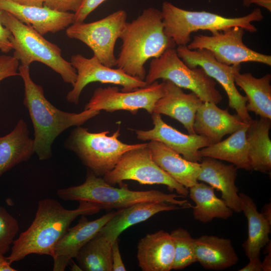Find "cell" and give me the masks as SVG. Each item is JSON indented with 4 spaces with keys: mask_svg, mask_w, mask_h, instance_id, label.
<instances>
[{
    "mask_svg": "<svg viewBox=\"0 0 271 271\" xmlns=\"http://www.w3.org/2000/svg\"><path fill=\"white\" fill-rule=\"evenodd\" d=\"M174 252V241L170 233L160 230L147 234L138 243L139 265L143 271H170Z\"/></svg>",
    "mask_w": 271,
    "mask_h": 271,
    "instance_id": "obj_21",
    "label": "cell"
},
{
    "mask_svg": "<svg viewBox=\"0 0 271 271\" xmlns=\"http://www.w3.org/2000/svg\"><path fill=\"white\" fill-rule=\"evenodd\" d=\"M0 21L12 34L13 56L21 65L29 67L34 62H40L59 74L64 82L73 86L77 78L76 71L62 56V50L57 45L10 13L1 11Z\"/></svg>",
    "mask_w": 271,
    "mask_h": 271,
    "instance_id": "obj_5",
    "label": "cell"
},
{
    "mask_svg": "<svg viewBox=\"0 0 271 271\" xmlns=\"http://www.w3.org/2000/svg\"><path fill=\"white\" fill-rule=\"evenodd\" d=\"M160 79L169 80L181 88L191 90L203 102L217 104L222 100L214 80L202 68L188 67L174 48L166 50L160 56L151 61L145 82L148 85Z\"/></svg>",
    "mask_w": 271,
    "mask_h": 271,
    "instance_id": "obj_8",
    "label": "cell"
},
{
    "mask_svg": "<svg viewBox=\"0 0 271 271\" xmlns=\"http://www.w3.org/2000/svg\"><path fill=\"white\" fill-rule=\"evenodd\" d=\"M265 218L271 223V205L270 203L264 205L262 212H261Z\"/></svg>",
    "mask_w": 271,
    "mask_h": 271,
    "instance_id": "obj_44",
    "label": "cell"
},
{
    "mask_svg": "<svg viewBox=\"0 0 271 271\" xmlns=\"http://www.w3.org/2000/svg\"><path fill=\"white\" fill-rule=\"evenodd\" d=\"M242 3L244 7H247L252 4H255L271 11V0H242Z\"/></svg>",
    "mask_w": 271,
    "mask_h": 271,
    "instance_id": "obj_40",
    "label": "cell"
},
{
    "mask_svg": "<svg viewBox=\"0 0 271 271\" xmlns=\"http://www.w3.org/2000/svg\"><path fill=\"white\" fill-rule=\"evenodd\" d=\"M165 34L177 46H187L191 41V34L199 30L211 33L238 27L253 33L256 28L252 22L263 18L259 8L249 14L236 18H227L205 11H190L177 7L169 2H164L161 10Z\"/></svg>",
    "mask_w": 271,
    "mask_h": 271,
    "instance_id": "obj_6",
    "label": "cell"
},
{
    "mask_svg": "<svg viewBox=\"0 0 271 271\" xmlns=\"http://www.w3.org/2000/svg\"><path fill=\"white\" fill-rule=\"evenodd\" d=\"M239 271H262L260 257L249 259V262Z\"/></svg>",
    "mask_w": 271,
    "mask_h": 271,
    "instance_id": "obj_39",
    "label": "cell"
},
{
    "mask_svg": "<svg viewBox=\"0 0 271 271\" xmlns=\"http://www.w3.org/2000/svg\"><path fill=\"white\" fill-rule=\"evenodd\" d=\"M188 190L190 198L195 203L192 207L195 220L207 223L214 218L227 219L233 215V210L216 196L214 189L210 185L198 182Z\"/></svg>",
    "mask_w": 271,
    "mask_h": 271,
    "instance_id": "obj_30",
    "label": "cell"
},
{
    "mask_svg": "<svg viewBox=\"0 0 271 271\" xmlns=\"http://www.w3.org/2000/svg\"><path fill=\"white\" fill-rule=\"evenodd\" d=\"M59 198L65 201H85L92 203L100 210H119L142 202H165L175 204L184 209L192 208L187 200H180L183 196L167 194L159 190H130L127 186L116 188L106 183L102 178L95 175L87 169L85 181L81 184L57 191Z\"/></svg>",
    "mask_w": 271,
    "mask_h": 271,
    "instance_id": "obj_4",
    "label": "cell"
},
{
    "mask_svg": "<svg viewBox=\"0 0 271 271\" xmlns=\"http://www.w3.org/2000/svg\"><path fill=\"white\" fill-rule=\"evenodd\" d=\"M176 50L188 67L202 68L209 77L221 85L228 96L229 107L236 111L243 122L249 123L251 121L252 119L246 108L247 97L238 92L234 82V75L240 71V65L222 64L206 49L190 50L187 46H178Z\"/></svg>",
    "mask_w": 271,
    "mask_h": 271,
    "instance_id": "obj_12",
    "label": "cell"
},
{
    "mask_svg": "<svg viewBox=\"0 0 271 271\" xmlns=\"http://www.w3.org/2000/svg\"><path fill=\"white\" fill-rule=\"evenodd\" d=\"M245 30L234 27L211 33V36L196 35L187 45L190 50L210 51L218 62L227 65L257 62L271 66L270 55L258 53L243 42Z\"/></svg>",
    "mask_w": 271,
    "mask_h": 271,
    "instance_id": "obj_11",
    "label": "cell"
},
{
    "mask_svg": "<svg viewBox=\"0 0 271 271\" xmlns=\"http://www.w3.org/2000/svg\"><path fill=\"white\" fill-rule=\"evenodd\" d=\"M19 73L24 84L23 103L33 126L35 153L40 160H47L52 156V145L57 137L71 126L82 125L100 111L84 109L74 113L61 110L45 97L43 87L33 81L29 67L19 66Z\"/></svg>",
    "mask_w": 271,
    "mask_h": 271,
    "instance_id": "obj_3",
    "label": "cell"
},
{
    "mask_svg": "<svg viewBox=\"0 0 271 271\" xmlns=\"http://www.w3.org/2000/svg\"><path fill=\"white\" fill-rule=\"evenodd\" d=\"M112 211L95 220L90 221L81 215L74 226L69 228L55 245L52 257L53 271H64L81 248L92 238L102 227L118 213Z\"/></svg>",
    "mask_w": 271,
    "mask_h": 271,
    "instance_id": "obj_16",
    "label": "cell"
},
{
    "mask_svg": "<svg viewBox=\"0 0 271 271\" xmlns=\"http://www.w3.org/2000/svg\"><path fill=\"white\" fill-rule=\"evenodd\" d=\"M266 253L263 261H261L262 271L271 270V250Z\"/></svg>",
    "mask_w": 271,
    "mask_h": 271,
    "instance_id": "obj_43",
    "label": "cell"
},
{
    "mask_svg": "<svg viewBox=\"0 0 271 271\" xmlns=\"http://www.w3.org/2000/svg\"><path fill=\"white\" fill-rule=\"evenodd\" d=\"M249 123H245L223 141L201 149V157H210L231 163L237 169L252 170L248 157L246 132Z\"/></svg>",
    "mask_w": 271,
    "mask_h": 271,
    "instance_id": "obj_27",
    "label": "cell"
},
{
    "mask_svg": "<svg viewBox=\"0 0 271 271\" xmlns=\"http://www.w3.org/2000/svg\"><path fill=\"white\" fill-rule=\"evenodd\" d=\"M126 19V12L118 10L96 21L74 23L66 28V35L84 43L102 64L113 68L116 65L115 45Z\"/></svg>",
    "mask_w": 271,
    "mask_h": 271,
    "instance_id": "obj_10",
    "label": "cell"
},
{
    "mask_svg": "<svg viewBox=\"0 0 271 271\" xmlns=\"http://www.w3.org/2000/svg\"><path fill=\"white\" fill-rule=\"evenodd\" d=\"M100 209L91 203L80 201L75 209L65 208L55 199L39 201L35 218L30 226L14 240L7 259L12 264L28 255L52 256L54 247L77 217L98 213Z\"/></svg>",
    "mask_w": 271,
    "mask_h": 271,
    "instance_id": "obj_1",
    "label": "cell"
},
{
    "mask_svg": "<svg viewBox=\"0 0 271 271\" xmlns=\"http://www.w3.org/2000/svg\"><path fill=\"white\" fill-rule=\"evenodd\" d=\"M164 92V82L156 81L146 86L131 91H119L117 86L96 89L84 109L114 112L126 110L136 113L139 109L152 114L156 102Z\"/></svg>",
    "mask_w": 271,
    "mask_h": 271,
    "instance_id": "obj_13",
    "label": "cell"
},
{
    "mask_svg": "<svg viewBox=\"0 0 271 271\" xmlns=\"http://www.w3.org/2000/svg\"><path fill=\"white\" fill-rule=\"evenodd\" d=\"M111 246L112 243L98 232L75 257L81 270L112 271Z\"/></svg>",
    "mask_w": 271,
    "mask_h": 271,
    "instance_id": "obj_31",
    "label": "cell"
},
{
    "mask_svg": "<svg viewBox=\"0 0 271 271\" xmlns=\"http://www.w3.org/2000/svg\"><path fill=\"white\" fill-rule=\"evenodd\" d=\"M163 81L164 94L156 102L153 112L177 120L189 134H195L193 128L195 114L203 102L194 93H186L171 81Z\"/></svg>",
    "mask_w": 271,
    "mask_h": 271,
    "instance_id": "obj_18",
    "label": "cell"
},
{
    "mask_svg": "<svg viewBox=\"0 0 271 271\" xmlns=\"http://www.w3.org/2000/svg\"><path fill=\"white\" fill-rule=\"evenodd\" d=\"M105 1L83 0L79 9L74 13V23L83 22L92 12Z\"/></svg>",
    "mask_w": 271,
    "mask_h": 271,
    "instance_id": "obj_36",
    "label": "cell"
},
{
    "mask_svg": "<svg viewBox=\"0 0 271 271\" xmlns=\"http://www.w3.org/2000/svg\"><path fill=\"white\" fill-rule=\"evenodd\" d=\"M241 212L245 216L248 224V235L242 244L248 259L260 257V250L270 241L271 223L257 209L253 200L244 193H239Z\"/></svg>",
    "mask_w": 271,
    "mask_h": 271,
    "instance_id": "obj_26",
    "label": "cell"
},
{
    "mask_svg": "<svg viewBox=\"0 0 271 271\" xmlns=\"http://www.w3.org/2000/svg\"><path fill=\"white\" fill-rule=\"evenodd\" d=\"M152 119L154 127L149 130H134L140 140L155 141L162 143L189 161L201 162L199 151L212 144L206 138L198 134H186L167 124L161 114L153 112Z\"/></svg>",
    "mask_w": 271,
    "mask_h": 271,
    "instance_id": "obj_15",
    "label": "cell"
},
{
    "mask_svg": "<svg viewBox=\"0 0 271 271\" xmlns=\"http://www.w3.org/2000/svg\"><path fill=\"white\" fill-rule=\"evenodd\" d=\"M120 39L122 44L116 67L142 80L146 76L147 61L176 46L164 32L161 11L153 7L145 9L136 19L127 22Z\"/></svg>",
    "mask_w": 271,
    "mask_h": 271,
    "instance_id": "obj_2",
    "label": "cell"
},
{
    "mask_svg": "<svg viewBox=\"0 0 271 271\" xmlns=\"http://www.w3.org/2000/svg\"><path fill=\"white\" fill-rule=\"evenodd\" d=\"M71 64L77 73L76 81L66 96L69 103L78 104L81 93L88 84L99 82L122 87L121 91L128 92L147 85L145 80L129 76L119 68L114 69L102 64L95 56L86 58L81 54L73 55Z\"/></svg>",
    "mask_w": 271,
    "mask_h": 271,
    "instance_id": "obj_14",
    "label": "cell"
},
{
    "mask_svg": "<svg viewBox=\"0 0 271 271\" xmlns=\"http://www.w3.org/2000/svg\"><path fill=\"white\" fill-rule=\"evenodd\" d=\"M19 230L18 220L0 205V253L5 254L9 250Z\"/></svg>",
    "mask_w": 271,
    "mask_h": 271,
    "instance_id": "obj_33",
    "label": "cell"
},
{
    "mask_svg": "<svg viewBox=\"0 0 271 271\" xmlns=\"http://www.w3.org/2000/svg\"><path fill=\"white\" fill-rule=\"evenodd\" d=\"M196 261L207 269L220 270L235 264L239 260L230 239L204 235L194 238Z\"/></svg>",
    "mask_w": 271,
    "mask_h": 271,
    "instance_id": "obj_24",
    "label": "cell"
},
{
    "mask_svg": "<svg viewBox=\"0 0 271 271\" xmlns=\"http://www.w3.org/2000/svg\"><path fill=\"white\" fill-rule=\"evenodd\" d=\"M112 271H125L126 268L121 258L119 248L118 239H116L112 243Z\"/></svg>",
    "mask_w": 271,
    "mask_h": 271,
    "instance_id": "obj_38",
    "label": "cell"
},
{
    "mask_svg": "<svg viewBox=\"0 0 271 271\" xmlns=\"http://www.w3.org/2000/svg\"><path fill=\"white\" fill-rule=\"evenodd\" d=\"M154 162L176 182L189 189L198 182L200 164L189 161L161 142L147 143Z\"/></svg>",
    "mask_w": 271,
    "mask_h": 271,
    "instance_id": "obj_23",
    "label": "cell"
},
{
    "mask_svg": "<svg viewBox=\"0 0 271 271\" xmlns=\"http://www.w3.org/2000/svg\"><path fill=\"white\" fill-rule=\"evenodd\" d=\"M14 2L25 6L42 7L44 0H11Z\"/></svg>",
    "mask_w": 271,
    "mask_h": 271,
    "instance_id": "obj_42",
    "label": "cell"
},
{
    "mask_svg": "<svg viewBox=\"0 0 271 271\" xmlns=\"http://www.w3.org/2000/svg\"><path fill=\"white\" fill-rule=\"evenodd\" d=\"M109 131L91 132L88 128L76 126L66 139L64 146L78 157L82 164L95 175L103 177L112 170L126 152L143 144L121 142L120 128L112 135Z\"/></svg>",
    "mask_w": 271,
    "mask_h": 271,
    "instance_id": "obj_7",
    "label": "cell"
},
{
    "mask_svg": "<svg viewBox=\"0 0 271 271\" xmlns=\"http://www.w3.org/2000/svg\"><path fill=\"white\" fill-rule=\"evenodd\" d=\"M271 119H252L246 132L248 157L252 170L263 173L271 171V141L269 131Z\"/></svg>",
    "mask_w": 271,
    "mask_h": 271,
    "instance_id": "obj_28",
    "label": "cell"
},
{
    "mask_svg": "<svg viewBox=\"0 0 271 271\" xmlns=\"http://www.w3.org/2000/svg\"><path fill=\"white\" fill-rule=\"evenodd\" d=\"M0 11L10 13L42 35L58 32L74 23V13L53 10L45 6H25L11 0H0Z\"/></svg>",
    "mask_w": 271,
    "mask_h": 271,
    "instance_id": "obj_17",
    "label": "cell"
},
{
    "mask_svg": "<svg viewBox=\"0 0 271 271\" xmlns=\"http://www.w3.org/2000/svg\"><path fill=\"white\" fill-rule=\"evenodd\" d=\"M19 61L13 56L0 55V81L19 75Z\"/></svg>",
    "mask_w": 271,
    "mask_h": 271,
    "instance_id": "obj_34",
    "label": "cell"
},
{
    "mask_svg": "<svg viewBox=\"0 0 271 271\" xmlns=\"http://www.w3.org/2000/svg\"><path fill=\"white\" fill-rule=\"evenodd\" d=\"M102 178L113 186L122 184L125 180H132L143 185H164L168 189L184 197L189 190L176 182L153 160L147 143L124 153L114 168Z\"/></svg>",
    "mask_w": 271,
    "mask_h": 271,
    "instance_id": "obj_9",
    "label": "cell"
},
{
    "mask_svg": "<svg viewBox=\"0 0 271 271\" xmlns=\"http://www.w3.org/2000/svg\"><path fill=\"white\" fill-rule=\"evenodd\" d=\"M34 153L28 124L20 119L10 133L0 137V178L16 165L29 160Z\"/></svg>",
    "mask_w": 271,
    "mask_h": 271,
    "instance_id": "obj_25",
    "label": "cell"
},
{
    "mask_svg": "<svg viewBox=\"0 0 271 271\" xmlns=\"http://www.w3.org/2000/svg\"><path fill=\"white\" fill-rule=\"evenodd\" d=\"M11 263L4 256V254L0 253V271H16L14 268L12 267Z\"/></svg>",
    "mask_w": 271,
    "mask_h": 271,
    "instance_id": "obj_41",
    "label": "cell"
},
{
    "mask_svg": "<svg viewBox=\"0 0 271 271\" xmlns=\"http://www.w3.org/2000/svg\"><path fill=\"white\" fill-rule=\"evenodd\" d=\"M12 37L11 32L0 21V50L3 53H8L13 50L11 42Z\"/></svg>",
    "mask_w": 271,
    "mask_h": 271,
    "instance_id": "obj_37",
    "label": "cell"
},
{
    "mask_svg": "<svg viewBox=\"0 0 271 271\" xmlns=\"http://www.w3.org/2000/svg\"><path fill=\"white\" fill-rule=\"evenodd\" d=\"M271 75L267 74L260 78L254 77L251 73L234 75L236 85L240 87L247 97V110L253 112L260 117L271 119Z\"/></svg>",
    "mask_w": 271,
    "mask_h": 271,
    "instance_id": "obj_29",
    "label": "cell"
},
{
    "mask_svg": "<svg viewBox=\"0 0 271 271\" xmlns=\"http://www.w3.org/2000/svg\"><path fill=\"white\" fill-rule=\"evenodd\" d=\"M180 209L183 207L165 202H142L118 210L99 231L107 240L113 243L119 235L131 226L145 221L163 211Z\"/></svg>",
    "mask_w": 271,
    "mask_h": 271,
    "instance_id": "obj_22",
    "label": "cell"
},
{
    "mask_svg": "<svg viewBox=\"0 0 271 271\" xmlns=\"http://www.w3.org/2000/svg\"><path fill=\"white\" fill-rule=\"evenodd\" d=\"M83 0H44V6L49 8L63 12H72L79 9Z\"/></svg>",
    "mask_w": 271,
    "mask_h": 271,
    "instance_id": "obj_35",
    "label": "cell"
},
{
    "mask_svg": "<svg viewBox=\"0 0 271 271\" xmlns=\"http://www.w3.org/2000/svg\"><path fill=\"white\" fill-rule=\"evenodd\" d=\"M174 244V257L172 269H182L196 262L194 238L185 229L178 228L170 233Z\"/></svg>",
    "mask_w": 271,
    "mask_h": 271,
    "instance_id": "obj_32",
    "label": "cell"
},
{
    "mask_svg": "<svg viewBox=\"0 0 271 271\" xmlns=\"http://www.w3.org/2000/svg\"><path fill=\"white\" fill-rule=\"evenodd\" d=\"M198 181L208 184L220 191L221 199L235 213L241 212L238 189L235 185L237 173L233 164L227 165L219 160L202 157Z\"/></svg>",
    "mask_w": 271,
    "mask_h": 271,
    "instance_id": "obj_19",
    "label": "cell"
},
{
    "mask_svg": "<svg viewBox=\"0 0 271 271\" xmlns=\"http://www.w3.org/2000/svg\"><path fill=\"white\" fill-rule=\"evenodd\" d=\"M217 104L203 102L197 109L193 128L195 133L202 136L212 144L221 141L223 137L237 130L245 123L237 114H231L228 109Z\"/></svg>",
    "mask_w": 271,
    "mask_h": 271,
    "instance_id": "obj_20",
    "label": "cell"
}]
</instances>
